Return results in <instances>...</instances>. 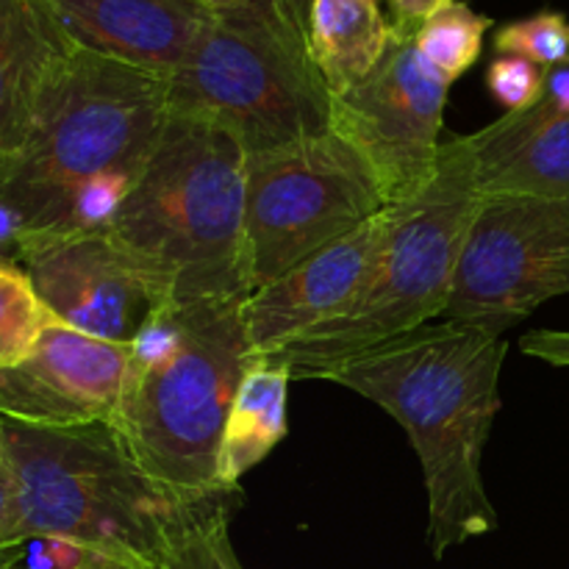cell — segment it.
I'll list each match as a JSON object with an SVG mask.
<instances>
[{"label":"cell","instance_id":"obj_1","mask_svg":"<svg viewBox=\"0 0 569 569\" xmlns=\"http://www.w3.org/2000/svg\"><path fill=\"white\" fill-rule=\"evenodd\" d=\"M503 337L465 322H431L342 361L320 381L372 400L409 433L428 495V545L450 548L498 531L481 459L500 411Z\"/></svg>","mask_w":569,"mask_h":569},{"label":"cell","instance_id":"obj_2","mask_svg":"<svg viewBox=\"0 0 569 569\" xmlns=\"http://www.w3.org/2000/svg\"><path fill=\"white\" fill-rule=\"evenodd\" d=\"M248 153L222 126L167 111L153 153L106 231L167 309L248 298Z\"/></svg>","mask_w":569,"mask_h":569},{"label":"cell","instance_id":"obj_3","mask_svg":"<svg viewBox=\"0 0 569 569\" xmlns=\"http://www.w3.org/2000/svg\"><path fill=\"white\" fill-rule=\"evenodd\" d=\"M242 300L161 309L131 342L114 428L153 481L187 500L237 495L220 483L228 409L253 359Z\"/></svg>","mask_w":569,"mask_h":569},{"label":"cell","instance_id":"obj_4","mask_svg":"<svg viewBox=\"0 0 569 569\" xmlns=\"http://www.w3.org/2000/svg\"><path fill=\"white\" fill-rule=\"evenodd\" d=\"M22 542L64 539L153 569L176 542L242 509V492L187 500L133 461L111 426L31 428L3 420Z\"/></svg>","mask_w":569,"mask_h":569},{"label":"cell","instance_id":"obj_5","mask_svg":"<svg viewBox=\"0 0 569 569\" xmlns=\"http://www.w3.org/2000/svg\"><path fill=\"white\" fill-rule=\"evenodd\" d=\"M170 111V78L76 48L17 153L0 161V209L17 231L67 226L87 183L139 176Z\"/></svg>","mask_w":569,"mask_h":569},{"label":"cell","instance_id":"obj_6","mask_svg":"<svg viewBox=\"0 0 569 569\" xmlns=\"http://www.w3.org/2000/svg\"><path fill=\"white\" fill-rule=\"evenodd\" d=\"M481 200L470 139H448L433 181L392 206V226L359 292L270 359L289 365L295 378H320L342 361L445 320Z\"/></svg>","mask_w":569,"mask_h":569},{"label":"cell","instance_id":"obj_7","mask_svg":"<svg viewBox=\"0 0 569 569\" xmlns=\"http://www.w3.org/2000/svg\"><path fill=\"white\" fill-rule=\"evenodd\" d=\"M331 103L306 33L272 0L217 9L170 78V111L214 120L248 156L328 133Z\"/></svg>","mask_w":569,"mask_h":569},{"label":"cell","instance_id":"obj_8","mask_svg":"<svg viewBox=\"0 0 569 569\" xmlns=\"http://www.w3.org/2000/svg\"><path fill=\"white\" fill-rule=\"evenodd\" d=\"M387 209L365 156L328 131L287 148L248 156L244 172V270L248 289L348 237Z\"/></svg>","mask_w":569,"mask_h":569},{"label":"cell","instance_id":"obj_9","mask_svg":"<svg viewBox=\"0 0 569 569\" xmlns=\"http://www.w3.org/2000/svg\"><path fill=\"white\" fill-rule=\"evenodd\" d=\"M569 295V198H483L445 320L498 337Z\"/></svg>","mask_w":569,"mask_h":569},{"label":"cell","instance_id":"obj_10","mask_svg":"<svg viewBox=\"0 0 569 569\" xmlns=\"http://www.w3.org/2000/svg\"><path fill=\"white\" fill-rule=\"evenodd\" d=\"M448 92L415 37L395 31L376 70L333 98L331 131L365 156L387 206L406 203L437 176Z\"/></svg>","mask_w":569,"mask_h":569},{"label":"cell","instance_id":"obj_11","mask_svg":"<svg viewBox=\"0 0 569 569\" xmlns=\"http://www.w3.org/2000/svg\"><path fill=\"white\" fill-rule=\"evenodd\" d=\"M11 261L64 326L106 342L131 345L156 311L167 309L131 256L106 228L17 231Z\"/></svg>","mask_w":569,"mask_h":569},{"label":"cell","instance_id":"obj_12","mask_svg":"<svg viewBox=\"0 0 569 569\" xmlns=\"http://www.w3.org/2000/svg\"><path fill=\"white\" fill-rule=\"evenodd\" d=\"M131 370V345L56 320L22 365L0 370V420L31 428L111 426Z\"/></svg>","mask_w":569,"mask_h":569},{"label":"cell","instance_id":"obj_13","mask_svg":"<svg viewBox=\"0 0 569 569\" xmlns=\"http://www.w3.org/2000/svg\"><path fill=\"white\" fill-rule=\"evenodd\" d=\"M389 226L392 206L348 237L317 250L287 276L250 292L242 303V322L253 353L270 359L311 328L331 320L367 281Z\"/></svg>","mask_w":569,"mask_h":569},{"label":"cell","instance_id":"obj_14","mask_svg":"<svg viewBox=\"0 0 569 569\" xmlns=\"http://www.w3.org/2000/svg\"><path fill=\"white\" fill-rule=\"evenodd\" d=\"M56 17L83 50L172 78L214 9L198 0H48Z\"/></svg>","mask_w":569,"mask_h":569},{"label":"cell","instance_id":"obj_15","mask_svg":"<svg viewBox=\"0 0 569 569\" xmlns=\"http://www.w3.org/2000/svg\"><path fill=\"white\" fill-rule=\"evenodd\" d=\"M483 198H569V117L545 100L470 133Z\"/></svg>","mask_w":569,"mask_h":569},{"label":"cell","instance_id":"obj_16","mask_svg":"<svg viewBox=\"0 0 569 569\" xmlns=\"http://www.w3.org/2000/svg\"><path fill=\"white\" fill-rule=\"evenodd\" d=\"M76 48L48 0H0V161L26 142L44 92Z\"/></svg>","mask_w":569,"mask_h":569},{"label":"cell","instance_id":"obj_17","mask_svg":"<svg viewBox=\"0 0 569 569\" xmlns=\"http://www.w3.org/2000/svg\"><path fill=\"white\" fill-rule=\"evenodd\" d=\"M381 0H309L306 44L331 98L365 81L392 42Z\"/></svg>","mask_w":569,"mask_h":569},{"label":"cell","instance_id":"obj_18","mask_svg":"<svg viewBox=\"0 0 569 569\" xmlns=\"http://www.w3.org/2000/svg\"><path fill=\"white\" fill-rule=\"evenodd\" d=\"M292 370L283 361L253 356L228 409L220 445V483L239 489V481L287 437V400Z\"/></svg>","mask_w":569,"mask_h":569},{"label":"cell","instance_id":"obj_19","mask_svg":"<svg viewBox=\"0 0 569 569\" xmlns=\"http://www.w3.org/2000/svg\"><path fill=\"white\" fill-rule=\"evenodd\" d=\"M489 28L492 20L487 14H478L465 0H456L422 22L420 31L415 33V44L422 59L445 81L453 83L478 61Z\"/></svg>","mask_w":569,"mask_h":569},{"label":"cell","instance_id":"obj_20","mask_svg":"<svg viewBox=\"0 0 569 569\" xmlns=\"http://www.w3.org/2000/svg\"><path fill=\"white\" fill-rule=\"evenodd\" d=\"M59 317L17 261L0 259V370L22 365Z\"/></svg>","mask_w":569,"mask_h":569},{"label":"cell","instance_id":"obj_21","mask_svg":"<svg viewBox=\"0 0 569 569\" xmlns=\"http://www.w3.org/2000/svg\"><path fill=\"white\" fill-rule=\"evenodd\" d=\"M495 50L498 56H522L548 70L569 59V20L561 11L545 9L506 22L495 33Z\"/></svg>","mask_w":569,"mask_h":569},{"label":"cell","instance_id":"obj_22","mask_svg":"<svg viewBox=\"0 0 569 569\" xmlns=\"http://www.w3.org/2000/svg\"><path fill=\"white\" fill-rule=\"evenodd\" d=\"M233 517H214L172 545L153 569H248L233 550L228 528Z\"/></svg>","mask_w":569,"mask_h":569},{"label":"cell","instance_id":"obj_23","mask_svg":"<svg viewBox=\"0 0 569 569\" xmlns=\"http://www.w3.org/2000/svg\"><path fill=\"white\" fill-rule=\"evenodd\" d=\"M487 87L506 111H526L542 100L545 70L522 56H498L487 70Z\"/></svg>","mask_w":569,"mask_h":569},{"label":"cell","instance_id":"obj_24","mask_svg":"<svg viewBox=\"0 0 569 569\" xmlns=\"http://www.w3.org/2000/svg\"><path fill=\"white\" fill-rule=\"evenodd\" d=\"M28 569H133L126 561L64 539H33Z\"/></svg>","mask_w":569,"mask_h":569},{"label":"cell","instance_id":"obj_25","mask_svg":"<svg viewBox=\"0 0 569 569\" xmlns=\"http://www.w3.org/2000/svg\"><path fill=\"white\" fill-rule=\"evenodd\" d=\"M22 548H26V542L20 537L14 467H11L9 448H6L3 439V420H0V569L14 565Z\"/></svg>","mask_w":569,"mask_h":569},{"label":"cell","instance_id":"obj_26","mask_svg":"<svg viewBox=\"0 0 569 569\" xmlns=\"http://www.w3.org/2000/svg\"><path fill=\"white\" fill-rule=\"evenodd\" d=\"M383 3L389 6V20H392L395 31L415 37L428 17L437 14L445 6L456 3V0H383Z\"/></svg>","mask_w":569,"mask_h":569},{"label":"cell","instance_id":"obj_27","mask_svg":"<svg viewBox=\"0 0 569 569\" xmlns=\"http://www.w3.org/2000/svg\"><path fill=\"white\" fill-rule=\"evenodd\" d=\"M520 350L553 367H569V331H531L520 339Z\"/></svg>","mask_w":569,"mask_h":569},{"label":"cell","instance_id":"obj_28","mask_svg":"<svg viewBox=\"0 0 569 569\" xmlns=\"http://www.w3.org/2000/svg\"><path fill=\"white\" fill-rule=\"evenodd\" d=\"M542 100L548 106H553L556 111L569 117V59L545 70Z\"/></svg>","mask_w":569,"mask_h":569},{"label":"cell","instance_id":"obj_29","mask_svg":"<svg viewBox=\"0 0 569 569\" xmlns=\"http://www.w3.org/2000/svg\"><path fill=\"white\" fill-rule=\"evenodd\" d=\"M300 31L306 33V17H309V0H272Z\"/></svg>","mask_w":569,"mask_h":569},{"label":"cell","instance_id":"obj_30","mask_svg":"<svg viewBox=\"0 0 569 569\" xmlns=\"http://www.w3.org/2000/svg\"><path fill=\"white\" fill-rule=\"evenodd\" d=\"M198 3L209 6V9H228V6H237V3H244V0H198Z\"/></svg>","mask_w":569,"mask_h":569},{"label":"cell","instance_id":"obj_31","mask_svg":"<svg viewBox=\"0 0 569 569\" xmlns=\"http://www.w3.org/2000/svg\"><path fill=\"white\" fill-rule=\"evenodd\" d=\"M3 569H14V565H9V567H3Z\"/></svg>","mask_w":569,"mask_h":569}]
</instances>
